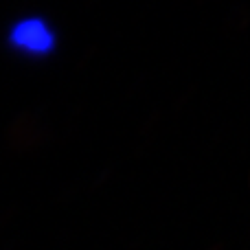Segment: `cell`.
I'll use <instances>...</instances> for the list:
<instances>
[{
    "label": "cell",
    "mask_w": 250,
    "mask_h": 250,
    "mask_svg": "<svg viewBox=\"0 0 250 250\" xmlns=\"http://www.w3.org/2000/svg\"><path fill=\"white\" fill-rule=\"evenodd\" d=\"M9 48L26 60H46L57 51V33L42 18H24L9 31Z\"/></svg>",
    "instance_id": "6da1fadb"
}]
</instances>
